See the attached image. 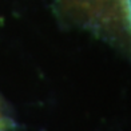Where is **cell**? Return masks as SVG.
<instances>
[{"label":"cell","mask_w":131,"mask_h":131,"mask_svg":"<svg viewBox=\"0 0 131 131\" xmlns=\"http://www.w3.org/2000/svg\"><path fill=\"white\" fill-rule=\"evenodd\" d=\"M14 127L15 122L9 114V110L4 102V99L0 95V131H12Z\"/></svg>","instance_id":"2"},{"label":"cell","mask_w":131,"mask_h":131,"mask_svg":"<svg viewBox=\"0 0 131 131\" xmlns=\"http://www.w3.org/2000/svg\"><path fill=\"white\" fill-rule=\"evenodd\" d=\"M62 19L131 60V0H56Z\"/></svg>","instance_id":"1"}]
</instances>
